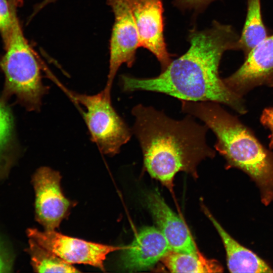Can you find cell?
I'll use <instances>...</instances> for the list:
<instances>
[{
    "instance_id": "2",
    "label": "cell",
    "mask_w": 273,
    "mask_h": 273,
    "mask_svg": "<svg viewBox=\"0 0 273 273\" xmlns=\"http://www.w3.org/2000/svg\"><path fill=\"white\" fill-rule=\"evenodd\" d=\"M135 120L132 132L143 155L145 170L170 191L178 172L197 176V168L203 160L213 158L215 151L207 143L209 129L187 114L175 120L152 106L138 104L131 110Z\"/></svg>"
},
{
    "instance_id": "12",
    "label": "cell",
    "mask_w": 273,
    "mask_h": 273,
    "mask_svg": "<svg viewBox=\"0 0 273 273\" xmlns=\"http://www.w3.org/2000/svg\"><path fill=\"white\" fill-rule=\"evenodd\" d=\"M170 250L161 232L153 226H146L136 234L132 242L123 248L120 257L121 269L131 272L153 266Z\"/></svg>"
},
{
    "instance_id": "15",
    "label": "cell",
    "mask_w": 273,
    "mask_h": 273,
    "mask_svg": "<svg viewBox=\"0 0 273 273\" xmlns=\"http://www.w3.org/2000/svg\"><path fill=\"white\" fill-rule=\"evenodd\" d=\"M164 265L172 272H220L223 267L216 260L209 259L198 252L186 253L170 250L161 258Z\"/></svg>"
},
{
    "instance_id": "22",
    "label": "cell",
    "mask_w": 273,
    "mask_h": 273,
    "mask_svg": "<svg viewBox=\"0 0 273 273\" xmlns=\"http://www.w3.org/2000/svg\"><path fill=\"white\" fill-rule=\"evenodd\" d=\"M57 0H43L41 3L38 4L34 8L32 16L37 13L40 10L46 6L55 2Z\"/></svg>"
},
{
    "instance_id": "5",
    "label": "cell",
    "mask_w": 273,
    "mask_h": 273,
    "mask_svg": "<svg viewBox=\"0 0 273 273\" xmlns=\"http://www.w3.org/2000/svg\"><path fill=\"white\" fill-rule=\"evenodd\" d=\"M75 101L86 109L84 117L91 140L104 154L114 156L130 140L131 131L113 108L111 92L96 95L73 93Z\"/></svg>"
},
{
    "instance_id": "9",
    "label": "cell",
    "mask_w": 273,
    "mask_h": 273,
    "mask_svg": "<svg viewBox=\"0 0 273 273\" xmlns=\"http://www.w3.org/2000/svg\"><path fill=\"white\" fill-rule=\"evenodd\" d=\"M138 31L140 46L150 51L159 62L161 71L172 61L164 36L161 0H127Z\"/></svg>"
},
{
    "instance_id": "4",
    "label": "cell",
    "mask_w": 273,
    "mask_h": 273,
    "mask_svg": "<svg viewBox=\"0 0 273 273\" xmlns=\"http://www.w3.org/2000/svg\"><path fill=\"white\" fill-rule=\"evenodd\" d=\"M0 60L5 82L2 96L14 95L18 103L29 111H39L42 99L49 87L42 81L39 60L25 38L16 11L11 36Z\"/></svg>"
},
{
    "instance_id": "7",
    "label": "cell",
    "mask_w": 273,
    "mask_h": 273,
    "mask_svg": "<svg viewBox=\"0 0 273 273\" xmlns=\"http://www.w3.org/2000/svg\"><path fill=\"white\" fill-rule=\"evenodd\" d=\"M27 233L30 239L65 261L70 264H89L103 271L105 270L104 261L107 255L121 249L72 238L55 230L41 232L29 229Z\"/></svg>"
},
{
    "instance_id": "6",
    "label": "cell",
    "mask_w": 273,
    "mask_h": 273,
    "mask_svg": "<svg viewBox=\"0 0 273 273\" xmlns=\"http://www.w3.org/2000/svg\"><path fill=\"white\" fill-rule=\"evenodd\" d=\"M114 15L110 43V60L108 80L105 89L111 92L115 76L123 64L133 65L139 36L132 13L127 0H107Z\"/></svg>"
},
{
    "instance_id": "14",
    "label": "cell",
    "mask_w": 273,
    "mask_h": 273,
    "mask_svg": "<svg viewBox=\"0 0 273 273\" xmlns=\"http://www.w3.org/2000/svg\"><path fill=\"white\" fill-rule=\"evenodd\" d=\"M245 22L238 41V50L242 51L246 57L267 36L263 23L260 0H247Z\"/></svg>"
},
{
    "instance_id": "10",
    "label": "cell",
    "mask_w": 273,
    "mask_h": 273,
    "mask_svg": "<svg viewBox=\"0 0 273 273\" xmlns=\"http://www.w3.org/2000/svg\"><path fill=\"white\" fill-rule=\"evenodd\" d=\"M223 80L241 97L259 85L273 86V35L268 36L254 48L241 67Z\"/></svg>"
},
{
    "instance_id": "17",
    "label": "cell",
    "mask_w": 273,
    "mask_h": 273,
    "mask_svg": "<svg viewBox=\"0 0 273 273\" xmlns=\"http://www.w3.org/2000/svg\"><path fill=\"white\" fill-rule=\"evenodd\" d=\"M7 100L0 97V170L8 168L15 148L13 116Z\"/></svg>"
},
{
    "instance_id": "11",
    "label": "cell",
    "mask_w": 273,
    "mask_h": 273,
    "mask_svg": "<svg viewBox=\"0 0 273 273\" xmlns=\"http://www.w3.org/2000/svg\"><path fill=\"white\" fill-rule=\"evenodd\" d=\"M144 202L171 250L186 253L199 252L186 223L167 205L158 192L146 193Z\"/></svg>"
},
{
    "instance_id": "20",
    "label": "cell",
    "mask_w": 273,
    "mask_h": 273,
    "mask_svg": "<svg viewBox=\"0 0 273 273\" xmlns=\"http://www.w3.org/2000/svg\"><path fill=\"white\" fill-rule=\"evenodd\" d=\"M214 0H174L176 6L183 9L200 10Z\"/></svg>"
},
{
    "instance_id": "8",
    "label": "cell",
    "mask_w": 273,
    "mask_h": 273,
    "mask_svg": "<svg viewBox=\"0 0 273 273\" xmlns=\"http://www.w3.org/2000/svg\"><path fill=\"white\" fill-rule=\"evenodd\" d=\"M61 178L59 172L48 167L38 169L33 177L36 219L46 230L58 228L70 206L61 191Z\"/></svg>"
},
{
    "instance_id": "1",
    "label": "cell",
    "mask_w": 273,
    "mask_h": 273,
    "mask_svg": "<svg viewBox=\"0 0 273 273\" xmlns=\"http://www.w3.org/2000/svg\"><path fill=\"white\" fill-rule=\"evenodd\" d=\"M239 35L231 25L214 21L210 28L191 31L187 52L172 60L161 73L151 78L122 75L124 92L149 91L180 100L223 104L240 114L247 110L241 96L232 91L219 75L223 53L238 50Z\"/></svg>"
},
{
    "instance_id": "21",
    "label": "cell",
    "mask_w": 273,
    "mask_h": 273,
    "mask_svg": "<svg viewBox=\"0 0 273 273\" xmlns=\"http://www.w3.org/2000/svg\"><path fill=\"white\" fill-rule=\"evenodd\" d=\"M260 120L262 124L271 131L269 146L270 149H273V107L264 110Z\"/></svg>"
},
{
    "instance_id": "16",
    "label": "cell",
    "mask_w": 273,
    "mask_h": 273,
    "mask_svg": "<svg viewBox=\"0 0 273 273\" xmlns=\"http://www.w3.org/2000/svg\"><path fill=\"white\" fill-rule=\"evenodd\" d=\"M27 252L30 254L31 263L35 272H79L72 264L65 261L30 238Z\"/></svg>"
},
{
    "instance_id": "3",
    "label": "cell",
    "mask_w": 273,
    "mask_h": 273,
    "mask_svg": "<svg viewBox=\"0 0 273 273\" xmlns=\"http://www.w3.org/2000/svg\"><path fill=\"white\" fill-rule=\"evenodd\" d=\"M180 101L184 113L202 120L215 134L214 148L226 160L227 167L240 169L251 178L264 205L273 202V153L219 103Z\"/></svg>"
},
{
    "instance_id": "23",
    "label": "cell",
    "mask_w": 273,
    "mask_h": 273,
    "mask_svg": "<svg viewBox=\"0 0 273 273\" xmlns=\"http://www.w3.org/2000/svg\"><path fill=\"white\" fill-rule=\"evenodd\" d=\"M17 6H21L24 0H13Z\"/></svg>"
},
{
    "instance_id": "18",
    "label": "cell",
    "mask_w": 273,
    "mask_h": 273,
    "mask_svg": "<svg viewBox=\"0 0 273 273\" xmlns=\"http://www.w3.org/2000/svg\"><path fill=\"white\" fill-rule=\"evenodd\" d=\"M16 7L7 0H0V33L5 46L7 44L11 34L14 13Z\"/></svg>"
},
{
    "instance_id": "13",
    "label": "cell",
    "mask_w": 273,
    "mask_h": 273,
    "mask_svg": "<svg viewBox=\"0 0 273 273\" xmlns=\"http://www.w3.org/2000/svg\"><path fill=\"white\" fill-rule=\"evenodd\" d=\"M203 209L221 239L231 272H273L272 268L265 261L232 238L206 207L203 206Z\"/></svg>"
},
{
    "instance_id": "19",
    "label": "cell",
    "mask_w": 273,
    "mask_h": 273,
    "mask_svg": "<svg viewBox=\"0 0 273 273\" xmlns=\"http://www.w3.org/2000/svg\"><path fill=\"white\" fill-rule=\"evenodd\" d=\"M13 257L0 241V272H9L12 268Z\"/></svg>"
}]
</instances>
